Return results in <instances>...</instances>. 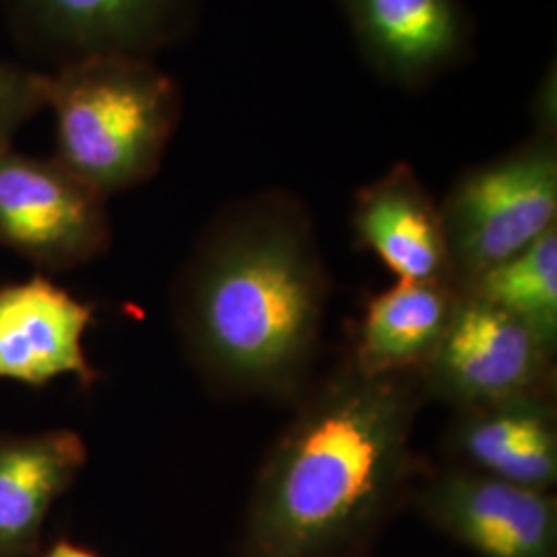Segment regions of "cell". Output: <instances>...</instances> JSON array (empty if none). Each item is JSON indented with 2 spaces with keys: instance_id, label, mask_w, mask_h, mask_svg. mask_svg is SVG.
Here are the masks:
<instances>
[{
  "instance_id": "1",
  "label": "cell",
  "mask_w": 557,
  "mask_h": 557,
  "mask_svg": "<svg viewBox=\"0 0 557 557\" xmlns=\"http://www.w3.org/2000/svg\"><path fill=\"white\" fill-rule=\"evenodd\" d=\"M331 278L306 202L281 188L234 200L176 285L186 356L232 397L294 395L317 358Z\"/></svg>"
},
{
  "instance_id": "5",
  "label": "cell",
  "mask_w": 557,
  "mask_h": 557,
  "mask_svg": "<svg viewBox=\"0 0 557 557\" xmlns=\"http://www.w3.org/2000/svg\"><path fill=\"white\" fill-rule=\"evenodd\" d=\"M556 347L524 322L471 296L458 299L438 349L419 372L425 398L458 409L554 395Z\"/></svg>"
},
{
  "instance_id": "12",
  "label": "cell",
  "mask_w": 557,
  "mask_h": 557,
  "mask_svg": "<svg viewBox=\"0 0 557 557\" xmlns=\"http://www.w3.org/2000/svg\"><path fill=\"white\" fill-rule=\"evenodd\" d=\"M554 395H529L458 409L448 448L481 475L549 492L557 481Z\"/></svg>"
},
{
  "instance_id": "13",
  "label": "cell",
  "mask_w": 557,
  "mask_h": 557,
  "mask_svg": "<svg viewBox=\"0 0 557 557\" xmlns=\"http://www.w3.org/2000/svg\"><path fill=\"white\" fill-rule=\"evenodd\" d=\"M87 462L77 432L0 436V557H29L54 502Z\"/></svg>"
},
{
  "instance_id": "14",
  "label": "cell",
  "mask_w": 557,
  "mask_h": 557,
  "mask_svg": "<svg viewBox=\"0 0 557 557\" xmlns=\"http://www.w3.org/2000/svg\"><path fill=\"white\" fill-rule=\"evenodd\" d=\"M460 292L450 283L397 281L368 299L351 366L366 376L419 374L455 317Z\"/></svg>"
},
{
  "instance_id": "9",
  "label": "cell",
  "mask_w": 557,
  "mask_h": 557,
  "mask_svg": "<svg viewBox=\"0 0 557 557\" xmlns=\"http://www.w3.org/2000/svg\"><path fill=\"white\" fill-rule=\"evenodd\" d=\"M366 64L421 89L467 60L473 20L462 0H337Z\"/></svg>"
},
{
  "instance_id": "15",
  "label": "cell",
  "mask_w": 557,
  "mask_h": 557,
  "mask_svg": "<svg viewBox=\"0 0 557 557\" xmlns=\"http://www.w3.org/2000/svg\"><path fill=\"white\" fill-rule=\"evenodd\" d=\"M462 296L481 299L557 343V227L471 278Z\"/></svg>"
},
{
  "instance_id": "3",
  "label": "cell",
  "mask_w": 557,
  "mask_h": 557,
  "mask_svg": "<svg viewBox=\"0 0 557 557\" xmlns=\"http://www.w3.org/2000/svg\"><path fill=\"white\" fill-rule=\"evenodd\" d=\"M57 160L106 199L153 178L182 119L178 81L149 57L96 54L46 73Z\"/></svg>"
},
{
  "instance_id": "2",
  "label": "cell",
  "mask_w": 557,
  "mask_h": 557,
  "mask_svg": "<svg viewBox=\"0 0 557 557\" xmlns=\"http://www.w3.org/2000/svg\"><path fill=\"white\" fill-rule=\"evenodd\" d=\"M419 374L366 376L351 361L314 388L262 462L238 557H337L418 478Z\"/></svg>"
},
{
  "instance_id": "16",
  "label": "cell",
  "mask_w": 557,
  "mask_h": 557,
  "mask_svg": "<svg viewBox=\"0 0 557 557\" xmlns=\"http://www.w3.org/2000/svg\"><path fill=\"white\" fill-rule=\"evenodd\" d=\"M46 108V73L0 59V153Z\"/></svg>"
},
{
  "instance_id": "17",
  "label": "cell",
  "mask_w": 557,
  "mask_h": 557,
  "mask_svg": "<svg viewBox=\"0 0 557 557\" xmlns=\"http://www.w3.org/2000/svg\"><path fill=\"white\" fill-rule=\"evenodd\" d=\"M44 557H100L94 552H89L87 547H81L77 543L69 541V539H60L57 541Z\"/></svg>"
},
{
  "instance_id": "10",
  "label": "cell",
  "mask_w": 557,
  "mask_h": 557,
  "mask_svg": "<svg viewBox=\"0 0 557 557\" xmlns=\"http://www.w3.org/2000/svg\"><path fill=\"white\" fill-rule=\"evenodd\" d=\"M91 322L94 306L44 275L0 287V379L41 388L71 374L91 386L98 372L83 347Z\"/></svg>"
},
{
  "instance_id": "11",
  "label": "cell",
  "mask_w": 557,
  "mask_h": 557,
  "mask_svg": "<svg viewBox=\"0 0 557 557\" xmlns=\"http://www.w3.org/2000/svg\"><path fill=\"white\" fill-rule=\"evenodd\" d=\"M351 225L359 246L370 250L397 281L458 287L440 202L409 163L398 161L359 188Z\"/></svg>"
},
{
  "instance_id": "6",
  "label": "cell",
  "mask_w": 557,
  "mask_h": 557,
  "mask_svg": "<svg viewBox=\"0 0 557 557\" xmlns=\"http://www.w3.org/2000/svg\"><path fill=\"white\" fill-rule=\"evenodd\" d=\"M106 197L57 158L0 153V246L41 269L64 271L110 246Z\"/></svg>"
},
{
  "instance_id": "8",
  "label": "cell",
  "mask_w": 557,
  "mask_h": 557,
  "mask_svg": "<svg viewBox=\"0 0 557 557\" xmlns=\"http://www.w3.org/2000/svg\"><path fill=\"white\" fill-rule=\"evenodd\" d=\"M419 510L479 557H556L557 504L539 492L457 467L430 479Z\"/></svg>"
},
{
  "instance_id": "4",
  "label": "cell",
  "mask_w": 557,
  "mask_h": 557,
  "mask_svg": "<svg viewBox=\"0 0 557 557\" xmlns=\"http://www.w3.org/2000/svg\"><path fill=\"white\" fill-rule=\"evenodd\" d=\"M458 292L557 227V131L465 170L440 202Z\"/></svg>"
},
{
  "instance_id": "7",
  "label": "cell",
  "mask_w": 557,
  "mask_h": 557,
  "mask_svg": "<svg viewBox=\"0 0 557 557\" xmlns=\"http://www.w3.org/2000/svg\"><path fill=\"white\" fill-rule=\"evenodd\" d=\"M15 36L54 66L96 54L153 59L186 38L202 0H2Z\"/></svg>"
}]
</instances>
